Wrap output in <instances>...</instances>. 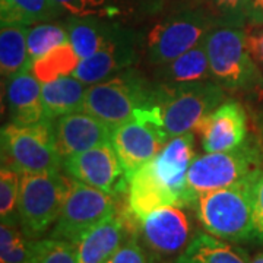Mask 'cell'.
Masks as SVG:
<instances>
[{
  "label": "cell",
  "instance_id": "cell-1",
  "mask_svg": "<svg viewBox=\"0 0 263 263\" xmlns=\"http://www.w3.org/2000/svg\"><path fill=\"white\" fill-rule=\"evenodd\" d=\"M260 170L197 197L192 208L206 233L231 243L253 241L254 184Z\"/></svg>",
  "mask_w": 263,
  "mask_h": 263
},
{
  "label": "cell",
  "instance_id": "cell-2",
  "mask_svg": "<svg viewBox=\"0 0 263 263\" xmlns=\"http://www.w3.org/2000/svg\"><path fill=\"white\" fill-rule=\"evenodd\" d=\"M161 86L129 67L86 89L82 111L92 114L110 126L130 120L138 110L161 100Z\"/></svg>",
  "mask_w": 263,
  "mask_h": 263
},
{
  "label": "cell",
  "instance_id": "cell-3",
  "mask_svg": "<svg viewBox=\"0 0 263 263\" xmlns=\"http://www.w3.org/2000/svg\"><path fill=\"white\" fill-rule=\"evenodd\" d=\"M206 50L212 79L226 91L262 92L263 72L247 50L245 28L216 24L208 32Z\"/></svg>",
  "mask_w": 263,
  "mask_h": 263
},
{
  "label": "cell",
  "instance_id": "cell-4",
  "mask_svg": "<svg viewBox=\"0 0 263 263\" xmlns=\"http://www.w3.org/2000/svg\"><path fill=\"white\" fill-rule=\"evenodd\" d=\"M2 165L21 174L62 171L65 160L60 155L53 120L16 124L8 123L0 136Z\"/></svg>",
  "mask_w": 263,
  "mask_h": 263
},
{
  "label": "cell",
  "instance_id": "cell-5",
  "mask_svg": "<svg viewBox=\"0 0 263 263\" xmlns=\"http://www.w3.org/2000/svg\"><path fill=\"white\" fill-rule=\"evenodd\" d=\"M263 167V148L253 138L238 148L196 157L187 173L190 206L202 193L227 187Z\"/></svg>",
  "mask_w": 263,
  "mask_h": 263
},
{
  "label": "cell",
  "instance_id": "cell-6",
  "mask_svg": "<svg viewBox=\"0 0 263 263\" xmlns=\"http://www.w3.org/2000/svg\"><path fill=\"white\" fill-rule=\"evenodd\" d=\"M70 177L62 171L22 174L19 189V227L31 238H40L56 224L65 205Z\"/></svg>",
  "mask_w": 263,
  "mask_h": 263
},
{
  "label": "cell",
  "instance_id": "cell-7",
  "mask_svg": "<svg viewBox=\"0 0 263 263\" xmlns=\"http://www.w3.org/2000/svg\"><path fill=\"white\" fill-rule=\"evenodd\" d=\"M168 141L160 103L138 110L130 120L114 126L111 135V145L129 179L154 160Z\"/></svg>",
  "mask_w": 263,
  "mask_h": 263
},
{
  "label": "cell",
  "instance_id": "cell-8",
  "mask_svg": "<svg viewBox=\"0 0 263 263\" xmlns=\"http://www.w3.org/2000/svg\"><path fill=\"white\" fill-rule=\"evenodd\" d=\"M161 89V114L170 139L195 130L226 98V89L212 79Z\"/></svg>",
  "mask_w": 263,
  "mask_h": 263
},
{
  "label": "cell",
  "instance_id": "cell-9",
  "mask_svg": "<svg viewBox=\"0 0 263 263\" xmlns=\"http://www.w3.org/2000/svg\"><path fill=\"white\" fill-rule=\"evenodd\" d=\"M211 12L186 9L171 13L151 29L146 37V54L151 65L173 62L197 46L215 25Z\"/></svg>",
  "mask_w": 263,
  "mask_h": 263
},
{
  "label": "cell",
  "instance_id": "cell-10",
  "mask_svg": "<svg viewBox=\"0 0 263 263\" xmlns=\"http://www.w3.org/2000/svg\"><path fill=\"white\" fill-rule=\"evenodd\" d=\"M116 212H119L117 197L70 177L65 205L48 237L75 243Z\"/></svg>",
  "mask_w": 263,
  "mask_h": 263
},
{
  "label": "cell",
  "instance_id": "cell-11",
  "mask_svg": "<svg viewBox=\"0 0 263 263\" xmlns=\"http://www.w3.org/2000/svg\"><path fill=\"white\" fill-rule=\"evenodd\" d=\"M143 246L154 257H179L193 238V224L184 206L168 205L155 209L139 221Z\"/></svg>",
  "mask_w": 263,
  "mask_h": 263
},
{
  "label": "cell",
  "instance_id": "cell-12",
  "mask_svg": "<svg viewBox=\"0 0 263 263\" xmlns=\"http://www.w3.org/2000/svg\"><path fill=\"white\" fill-rule=\"evenodd\" d=\"M63 171L72 179L119 197L129 190V176L111 142L65 160Z\"/></svg>",
  "mask_w": 263,
  "mask_h": 263
},
{
  "label": "cell",
  "instance_id": "cell-13",
  "mask_svg": "<svg viewBox=\"0 0 263 263\" xmlns=\"http://www.w3.org/2000/svg\"><path fill=\"white\" fill-rule=\"evenodd\" d=\"M195 132L205 152L235 149L249 138L246 110L235 100L224 101L197 124Z\"/></svg>",
  "mask_w": 263,
  "mask_h": 263
},
{
  "label": "cell",
  "instance_id": "cell-14",
  "mask_svg": "<svg viewBox=\"0 0 263 263\" xmlns=\"http://www.w3.org/2000/svg\"><path fill=\"white\" fill-rule=\"evenodd\" d=\"M60 155L67 160L81 152L111 142L113 126L86 111L65 114L53 120Z\"/></svg>",
  "mask_w": 263,
  "mask_h": 263
},
{
  "label": "cell",
  "instance_id": "cell-15",
  "mask_svg": "<svg viewBox=\"0 0 263 263\" xmlns=\"http://www.w3.org/2000/svg\"><path fill=\"white\" fill-rule=\"evenodd\" d=\"M138 40L129 29L122 32L110 44L92 56L82 59L72 73L84 84L94 85L110 76L133 67L138 60Z\"/></svg>",
  "mask_w": 263,
  "mask_h": 263
},
{
  "label": "cell",
  "instance_id": "cell-16",
  "mask_svg": "<svg viewBox=\"0 0 263 263\" xmlns=\"http://www.w3.org/2000/svg\"><path fill=\"white\" fill-rule=\"evenodd\" d=\"M138 221L127 211L116 212L86 231L75 241L78 263H105L107 259L135 233L133 224Z\"/></svg>",
  "mask_w": 263,
  "mask_h": 263
},
{
  "label": "cell",
  "instance_id": "cell-17",
  "mask_svg": "<svg viewBox=\"0 0 263 263\" xmlns=\"http://www.w3.org/2000/svg\"><path fill=\"white\" fill-rule=\"evenodd\" d=\"M195 154V136L192 132L171 138L152 160L161 181L176 195L180 206H190L187 192V173Z\"/></svg>",
  "mask_w": 263,
  "mask_h": 263
},
{
  "label": "cell",
  "instance_id": "cell-18",
  "mask_svg": "<svg viewBox=\"0 0 263 263\" xmlns=\"http://www.w3.org/2000/svg\"><path fill=\"white\" fill-rule=\"evenodd\" d=\"M5 101L12 123L34 124L50 120L43 101L41 82L29 67L6 79Z\"/></svg>",
  "mask_w": 263,
  "mask_h": 263
},
{
  "label": "cell",
  "instance_id": "cell-19",
  "mask_svg": "<svg viewBox=\"0 0 263 263\" xmlns=\"http://www.w3.org/2000/svg\"><path fill=\"white\" fill-rule=\"evenodd\" d=\"M168 205L180 206L179 199L161 181L152 161L132 174L127 190V211L138 221L155 209Z\"/></svg>",
  "mask_w": 263,
  "mask_h": 263
},
{
  "label": "cell",
  "instance_id": "cell-20",
  "mask_svg": "<svg viewBox=\"0 0 263 263\" xmlns=\"http://www.w3.org/2000/svg\"><path fill=\"white\" fill-rule=\"evenodd\" d=\"M155 78H157V84L165 88L211 81L212 73H211L209 57H208L206 37L197 46L187 50L173 62L157 66Z\"/></svg>",
  "mask_w": 263,
  "mask_h": 263
},
{
  "label": "cell",
  "instance_id": "cell-21",
  "mask_svg": "<svg viewBox=\"0 0 263 263\" xmlns=\"http://www.w3.org/2000/svg\"><path fill=\"white\" fill-rule=\"evenodd\" d=\"M69 43L81 59L92 56L122 32L123 27L108 22L98 15L69 16L65 21Z\"/></svg>",
  "mask_w": 263,
  "mask_h": 263
},
{
  "label": "cell",
  "instance_id": "cell-22",
  "mask_svg": "<svg viewBox=\"0 0 263 263\" xmlns=\"http://www.w3.org/2000/svg\"><path fill=\"white\" fill-rule=\"evenodd\" d=\"M234 245L206 231H196L176 263H252L245 249Z\"/></svg>",
  "mask_w": 263,
  "mask_h": 263
},
{
  "label": "cell",
  "instance_id": "cell-23",
  "mask_svg": "<svg viewBox=\"0 0 263 263\" xmlns=\"http://www.w3.org/2000/svg\"><path fill=\"white\" fill-rule=\"evenodd\" d=\"M88 86L89 85L84 84L73 75L62 76L51 82L41 84L43 101L48 119L56 120L60 116L82 111Z\"/></svg>",
  "mask_w": 263,
  "mask_h": 263
},
{
  "label": "cell",
  "instance_id": "cell-24",
  "mask_svg": "<svg viewBox=\"0 0 263 263\" xmlns=\"http://www.w3.org/2000/svg\"><path fill=\"white\" fill-rule=\"evenodd\" d=\"M28 25L2 24L0 28V72L2 78L12 75L29 67L28 66Z\"/></svg>",
  "mask_w": 263,
  "mask_h": 263
},
{
  "label": "cell",
  "instance_id": "cell-25",
  "mask_svg": "<svg viewBox=\"0 0 263 263\" xmlns=\"http://www.w3.org/2000/svg\"><path fill=\"white\" fill-rule=\"evenodd\" d=\"M62 13L65 12L54 0H0L2 24L31 27L40 22H51Z\"/></svg>",
  "mask_w": 263,
  "mask_h": 263
},
{
  "label": "cell",
  "instance_id": "cell-26",
  "mask_svg": "<svg viewBox=\"0 0 263 263\" xmlns=\"http://www.w3.org/2000/svg\"><path fill=\"white\" fill-rule=\"evenodd\" d=\"M43 238H31L21 227L0 226V263H34L41 249Z\"/></svg>",
  "mask_w": 263,
  "mask_h": 263
},
{
  "label": "cell",
  "instance_id": "cell-27",
  "mask_svg": "<svg viewBox=\"0 0 263 263\" xmlns=\"http://www.w3.org/2000/svg\"><path fill=\"white\" fill-rule=\"evenodd\" d=\"M81 60L73 46L67 41L37 59L29 69L41 84H47L62 76L72 75Z\"/></svg>",
  "mask_w": 263,
  "mask_h": 263
},
{
  "label": "cell",
  "instance_id": "cell-28",
  "mask_svg": "<svg viewBox=\"0 0 263 263\" xmlns=\"http://www.w3.org/2000/svg\"><path fill=\"white\" fill-rule=\"evenodd\" d=\"M69 41V32L66 28L65 22H40L35 25H31L28 29V66L44 56L50 50L56 48L60 44H65Z\"/></svg>",
  "mask_w": 263,
  "mask_h": 263
},
{
  "label": "cell",
  "instance_id": "cell-29",
  "mask_svg": "<svg viewBox=\"0 0 263 263\" xmlns=\"http://www.w3.org/2000/svg\"><path fill=\"white\" fill-rule=\"evenodd\" d=\"M22 174L16 170L3 167L0 170V219L3 224L19 226L18 202Z\"/></svg>",
  "mask_w": 263,
  "mask_h": 263
},
{
  "label": "cell",
  "instance_id": "cell-30",
  "mask_svg": "<svg viewBox=\"0 0 263 263\" xmlns=\"http://www.w3.org/2000/svg\"><path fill=\"white\" fill-rule=\"evenodd\" d=\"M211 13L215 18L216 24L241 28L247 25L249 0H211Z\"/></svg>",
  "mask_w": 263,
  "mask_h": 263
},
{
  "label": "cell",
  "instance_id": "cell-31",
  "mask_svg": "<svg viewBox=\"0 0 263 263\" xmlns=\"http://www.w3.org/2000/svg\"><path fill=\"white\" fill-rule=\"evenodd\" d=\"M34 263H78L73 243L54 238H43L41 249Z\"/></svg>",
  "mask_w": 263,
  "mask_h": 263
},
{
  "label": "cell",
  "instance_id": "cell-32",
  "mask_svg": "<svg viewBox=\"0 0 263 263\" xmlns=\"http://www.w3.org/2000/svg\"><path fill=\"white\" fill-rule=\"evenodd\" d=\"M70 16H104L110 12V0H54Z\"/></svg>",
  "mask_w": 263,
  "mask_h": 263
},
{
  "label": "cell",
  "instance_id": "cell-33",
  "mask_svg": "<svg viewBox=\"0 0 263 263\" xmlns=\"http://www.w3.org/2000/svg\"><path fill=\"white\" fill-rule=\"evenodd\" d=\"M105 263H148V254L138 234L133 233Z\"/></svg>",
  "mask_w": 263,
  "mask_h": 263
},
{
  "label": "cell",
  "instance_id": "cell-34",
  "mask_svg": "<svg viewBox=\"0 0 263 263\" xmlns=\"http://www.w3.org/2000/svg\"><path fill=\"white\" fill-rule=\"evenodd\" d=\"M245 31L247 50L263 72V24H247Z\"/></svg>",
  "mask_w": 263,
  "mask_h": 263
},
{
  "label": "cell",
  "instance_id": "cell-35",
  "mask_svg": "<svg viewBox=\"0 0 263 263\" xmlns=\"http://www.w3.org/2000/svg\"><path fill=\"white\" fill-rule=\"evenodd\" d=\"M253 227V241L263 243V167L254 184Z\"/></svg>",
  "mask_w": 263,
  "mask_h": 263
},
{
  "label": "cell",
  "instance_id": "cell-36",
  "mask_svg": "<svg viewBox=\"0 0 263 263\" xmlns=\"http://www.w3.org/2000/svg\"><path fill=\"white\" fill-rule=\"evenodd\" d=\"M247 24H263V0H249Z\"/></svg>",
  "mask_w": 263,
  "mask_h": 263
},
{
  "label": "cell",
  "instance_id": "cell-37",
  "mask_svg": "<svg viewBox=\"0 0 263 263\" xmlns=\"http://www.w3.org/2000/svg\"><path fill=\"white\" fill-rule=\"evenodd\" d=\"M252 263H263V253L257 254V256L254 257L253 260H252Z\"/></svg>",
  "mask_w": 263,
  "mask_h": 263
},
{
  "label": "cell",
  "instance_id": "cell-38",
  "mask_svg": "<svg viewBox=\"0 0 263 263\" xmlns=\"http://www.w3.org/2000/svg\"><path fill=\"white\" fill-rule=\"evenodd\" d=\"M259 97H260V100H262V101H263V89H262V92L259 94Z\"/></svg>",
  "mask_w": 263,
  "mask_h": 263
}]
</instances>
